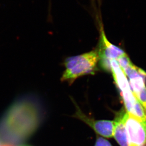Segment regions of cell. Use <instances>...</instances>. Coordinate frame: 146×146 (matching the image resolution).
Segmentation results:
<instances>
[{"instance_id": "6da1fadb", "label": "cell", "mask_w": 146, "mask_h": 146, "mask_svg": "<svg viewBox=\"0 0 146 146\" xmlns=\"http://www.w3.org/2000/svg\"><path fill=\"white\" fill-rule=\"evenodd\" d=\"M41 113L36 102L21 99L12 105L0 121V141L21 142L31 136L40 124Z\"/></svg>"}, {"instance_id": "ba28073f", "label": "cell", "mask_w": 146, "mask_h": 146, "mask_svg": "<svg viewBox=\"0 0 146 146\" xmlns=\"http://www.w3.org/2000/svg\"><path fill=\"white\" fill-rule=\"evenodd\" d=\"M95 146H112L110 143L106 139L99 137L97 139Z\"/></svg>"}, {"instance_id": "3957f363", "label": "cell", "mask_w": 146, "mask_h": 146, "mask_svg": "<svg viewBox=\"0 0 146 146\" xmlns=\"http://www.w3.org/2000/svg\"><path fill=\"white\" fill-rule=\"evenodd\" d=\"M111 70L117 86L121 91V95L127 112L132 114L138 99L131 91L126 75L115 60L111 62Z\"/></svg>"}, {"instance_id": "8992f818", "label": "cell", "mask_w": 146, "mask_h": 146, "mask_svg": "<svg viewBox=\"0 0 146 146\" xmlns=\"http://www.w3.org/2000/svg\"><path fill=\"white\" fill-rule=\"evenodd\" d=\"M77 114L80 118L92 127L97 133L108 138L113 137L115 121L108 120L94 121L83 115L82 113Z\"/></svg>"}, {"instance_id": "7a4b0ae2", "label": "cell", "mask_w": 146, "mask_h": 146, "mask_svg": "<svg viewBox=\"0 0 146 146\" xmlns=\"http://www.w3.org/2000/svg\"><path fill=\"white\" fill-rule=\"evenodd\" d=\"M99 60L97 50L66 58L64 62L65 70L61 81L72 83L78 78L87 74H93L97 70Z\"/></svg>"}, {"instance_id": "5b68a950", "label": "cell", "mask_w": 146, "mask_h": 146, "mask_svg": "<svg viewBox=\"0 0 146 146\" xmlns=\"http://www.w3.org/2000/svg\"><path fill=\"white\" fill-rule=\"evenodd\" d=\"M101 65L105 70H111V62L116 61L125 54L123 50L110 43L106 38L103 31L101 38L100 48L98 52Z\"/></svg>"}, {"instance_id": "52a82bcc", "label": "cell", "mask_w": 146, "mask_h": 146, "mask_svg": "<svg viewBox=\"0 0 146 146\" xmlns=\"http://www.w3.org/2000/svg\"><path fill=\"white\" fill-rule=\"evenodd\" d=\"M113 136L121 146H131L128 135L123 119L115 121Z\"/></svg>"}, {"instance_id": "277c9868", "label": "cell", "mask_w": 146, "mask_h": 146, "mask_svg": "<svg viewBox=\"0 0 146 146\" xmlns=\"http://www.w3.org/2000/svg\"><path fill=\"white\" fill-rule=\"evenodd\" d=\"M131 146H146V121L127 112L123 117Z\"/></svg>"}, {"instance_id": "30bf717a", "label": "cell", "mask_w": 146, "mask_h": 146, "mask_svg": "<svg viewBox=\"0 0 146 146\" xmlns=\"http://www.w3.org/2000/svg\"></svg>"}, {"instance_id": "9c48e42d", "label": "cell", "mask_w": 146, "mask_h": 146, "mask_svg": "<svg viewBox=\"0 0 146 146\" xmlns=\"http://www.w3.org/2000/svg\"><path fill=\"white\" fill-rule=\"evenodd\" d=\"M0 146H14L13 145H10V144H1Z\"/></svg>"}]
</instances>
